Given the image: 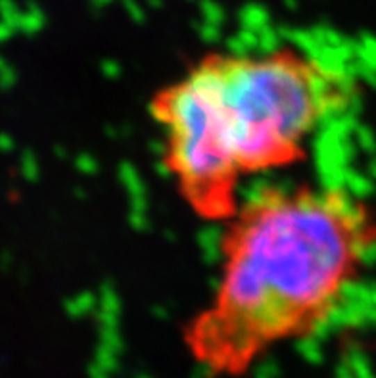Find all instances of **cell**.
<instances>
[{
    "label": "cell",
    "instance_id": "obj_1",
    "mask_svg": "<svg viewBox=\"0 0 376 378\" xmlns=\"http://www.w3.org/2000/svg\"><path fill=\"white\" fill-rule=\"evenodd\" d=\"M219 277L184 334L215 377H238L272 347L332 317L376 248L367 206L334 186H269L227 217Z\"/></svg>",
    "mask_w": 376,
    "mask_h": 378
},
{
    "label": "cell",
    "instance_id": "obj_2",
    "mask_svg": "<svg viewBox=\"0 0 376 378\" xmlns=\"http://www.w3.org/2000/svg\"><path fill=\"white\" fill-rule=\"evenodd\" d=\"M342 75L296 49L217 52L161 89L154 121L188 206L227 219L246 181L288 167L344 106Z\"/></svg>",
    "mask_w": 376,
    "mask_h": 378
}]
</instances>
